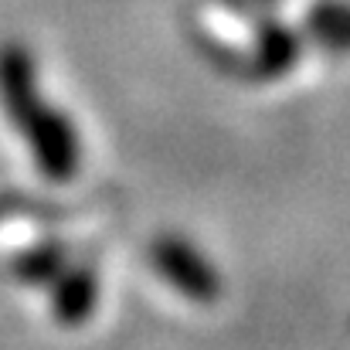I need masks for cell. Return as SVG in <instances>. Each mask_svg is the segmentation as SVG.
Segmentation results:
<instances>
[{
    "mask_svg": "<svg viewBox=\"0 0 350 350\" xmlns=\"http://www.w3.org/2000/svg\"><path fill=\"white\" fill-rule=\"evenodd\" d=\"M14 129H21L41 177H48L51 184H68V180L79 177V170H82L79 129L44 96L38 103H31L21 116L14 119Z\"/></svg>",
    "mask_w": 350,
    "mask_h": 350,
    "instance_id": "1",
    "label": "cell"
},
{
    "mask_svg": "<svg viewBox=\"0 0 350 350\" xmlns=\"http://www.w3.org/2000/svg\"><path fill=\"white\" fill-rule=\"evenodd\" d=\"M150 265L163 282H170L184 299H191L198 306H211L221 299L218 269L187 238H177V234L153 238L150 241Z\"/></svg>",
    "mask_w": 350,
    "mask_h": 350,
    "instance_id": "2",
    "label": "cell"
},
{
    "mask_svg": "<svg viewBox=\"0 0 350 350\" xmlns=\"http://www.w3.org/2000/svg\"><path fill=\"white\" fill-rule=\"evenodd\" d=\"M299 55H303V34L293 31L289 24H279L275 17H262L245 72L258 82H272L293 72Z\"/></svg>",
    "mask_w": 350,
    "mask_h": 350,
    "instance_id": "3",
    "label": "cell"
},
{
    "mask_svg": "<svg viewBox=\"0 0 350 350\" xmlns=\"http://www.w3.org/2000/svg\"><path fill=\"white\" fill-rule=\"evenodd\" d=\"M99 303V279L89 265H72L55 279L51 313L62 327H82Z\"/></svg>",
    "mask_w": 350,
    "mask_h": 350,
    "instance_id": "4",
    "label": "cell"
},
{
    "mask_svg": "<svg viewBox=\"0 0 350 350\" xmlns=\"http://www.w3.org/2000/svg\"><path fill=\"white\" fill-rule=\"evenodd\" d=\"M306 34L334 55H350V0L313 3L306 14Z\"/></svg>",
    "mask_w": 350,
    "mask_h": 350,
    "instance_id": "5",
    "label": "cell"
},
{
    "mask_svg": "<svg viewBox=\"0 0 350 350\" xmlns=\"http://www.w3.org/2000/svg\"><path fill=\"white\" fill-rule=\"evenodd\" d=\"M68 269V252L62 245H34L27 248L24 255L14 258V275L27 286H44V282H55L62 272Z\"/></svg>",
    "mask_w": 350,
    "mask_h": 350,
    "instance_id": "6",
    "label": "cell"
},
{
    "mask_svg": "<svg viewBox=\"0 0 350 350\" xmlns=\"http://www.w3.org/2000/svg\"><path fill=\"white\" fill-rule=\"evenodd\" d=\"M248 7H255L262 17H272V10L279 7V0H248Z\"/></svg>",
    "mask_w": 350,
    "mask_h": 350,
    "instance_id": "7",
    "label": "cell"
},
{
    "mask_svg": "<svg viewBox=\"0 0 350 350\" xmlns=\"http://www.w3.org/2000/svg\"><path fill=\"white\" fill-rule=\"evenodd\" d=\"M228 10H238V14H248V0H221Z\"/></svg>",
    "mask_w": 350,
    "mask_h": 350,
    "instance_id": "8",
    "label": "cell"
}]
</instances>
